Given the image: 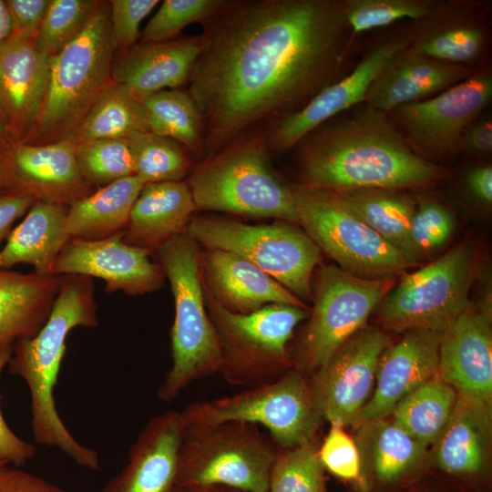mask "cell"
<instances>
[{
  "mask_svg": "<svg viewBox=\"0 0 492 492\" xmlns=\"http://www.w3.org/2000/svg\"><path fill=\"white\" fill-rule=\"evenodd\" d=\"M67 212V206L36 200L0 250V268L23 263L33 266L37 273L52 274L57 256L70 239Z\"/></svg>",
  "mask_w": 492,
  "mask_h": 492,
  "instance_id": "4dcf8cb0",
  "label": "cell"
},
{
  "mask_svg": "<svg viewBox=\"0 0 492 492\" xmlns=\"http://www.w3.org/2000/svg\"><path fill=\"white\" fill-rule=\"evenodd\" d=\"M428 189L413 190L416 209L410 224L408 247L415 266L441 249L456 227L452 210Z\"/></svg>",
  "mask_w": 492,
  "mask_h": 492,
  "instance_id": "74e56055",
  "label": "cell"
},
{
  "mask_svg": "<svg viewBox=\"0 0 492 492\" xmlns=\"http://www.w3.org/2000/svg\"><path fill=\"white\" fill-rule=\"evenodd\" d=\"M0 492H65L59 486L18 467H0Z\"/></svg>",
  "mask_w": 492,
  "mask_h": 492,
  "instance_id": "816d5d0a",
  "label": "cell"
},
{
  "mask_svg": "<svg viewBox=\"0 0 492 492\" xmlns=\"http://www.w3.org/2000/svg\"><path fill=\"white\" fill-rule=\"evenodd\" d=\"M408 46L406 33L383 41L371 49L348 76L323 89L302 109L276 119L266 133L269 149L276 152L292 149L325 121L364 103L371 84L383 67Z\"/></svg>",
  "mask_w": 492,
  "mask_h": 492,
  "instance_id": "d6986e66",
  "label": "cell"
},
{
  "mask_svg": "<svg viewBox=\"0 0 492 492\" xmlns=\"http://www.w3.org/2000/svg\"><path fill=\"white\" fill-rule=\"evenodd\" d=\"M200 271L203 288L232 313L247 314L272 303L308 309L272 276L232 252L206 249L200 253Z\"/></svg>",
  "mask_w": 492,
  "mask_h": 492,
  "instance_id": "d4e9b609",
  "label": "cell"
},
{
  "mask_svg": "<svg viewBox=\"0 0 492 492\" xmlns=\"http://www.w3.org/2000/svg\"><path fill=\"white\" fill-rule=\"evenodd\" d=\"M289 185L298 223L343 270L376 279L415 267L348 209L333 190L299 182Z\"/></svg>",
  "mask_w": 492,
  "mask_h": 492,
  "instance_id": "4fadbf2b",
  "label": "cell"
},
{
  "mask_svg": "<svg viewBox=\"0 0 492 492\" xmlns=\"http://www.w3.org/2000/svg\"><path fill=\"white\" fill-rule=\"evenodd\" d=\"M112 54L109 6L97 4L80 33L50 57L47 88L33 129L37 136L59 140L75 132L108 85Z\"/></svg>",
  "mask_w": 492,
  "mask_h": 492,
  "instance_id": "52a82bcc",
  "label": "cell"
},
{
  "mask_svg": "<svg viewBox=\"0 0 492 492\" xmlns=\"http://www.w3.org/2000/svg\"><path fill=\"white\" fill-rule=\"evenodd\" d=\"M443 333L424 329L405 332L381 355L373 394L363 407L359 424L385 418L408 394L437 374Z\"/></svg>",
  "mask_w": 492,
  "mask_h": 492,
  "instance_id": "603a6c76",
  "label": "cell"
},
{
  "mask_svg": "<svg viewBox=\"0 0 492 492\" xmlns=\"http://www.w3.org/2000/svg\"><path fill=\"white\" fill-rule=\"evenodd\" d=\"M169 492H242L225 486H173Z\"/></svg>",
  "mask_w": 492,
  "mask_h": 492,
  "instance_id": "f5cc1de1",
  "label": "cell"
},
{
  "mask_svg": "<svg viewBox=\"0 0 492 492\" xmlns=\"http://www.w3.org/2000/svg\"><path fill=\"white\" fill-rule=\"evenodd\" d=\"M195 210L185 181L146 184L131 209L123 241L153 252L159 245L186 232Z\"/></svg>",
  "mask_w": 492,
  "mask_h": 492,
  "instance_id": "f1b7e54d",
  "label": "cell"
},
{
  "mask_svg": "<svg viewBox=\"0 0 492 492\" xmlns=\"http://www.w3.org/2000/svg\"><path fill=\"white\" fill-rule=\"evenodd\" d=\"M488 11L487 2L441 0L433 12L412 22L409 47L446 64L484 67L490 43Z\"/></svg>",
  "mask_w": 492,
  "mask_h": 492,
  "instance_id": "ac0fdd59",
  "label": "cell"
},
{
  "mask_svg": "<svg viewBox=\"0 0 492 492\" xmlns=\"http://www.w3.org/2000/svg\"><path fill=\"white\" fill-rule=\"evenodd\" d=\"M180 413L185 426L233 421L261 425L283 449L315 440L323 420L308 378L293 367L273 382L234 395L191 403Z\"/></svg>",
  "mask_w": 492,
  "mask_h": 492,
  "instance_id": "8fae6325",
  "label": "cell"
},
{
  "mask_svg": "<svg viewBox=\"0 0 492 492\" xmlns=\"http://www.w3.org/2000/svg\"><path fill=\"white\" fill-rule=\"evenodd\" d=\"M35 37L11 34L0 46V111L16 142L32 134L47 88L50 57Z\"/></svg>",
  "mask_w": 492,
  "mask_h": 492,
  "instance_id": "ffe728a7",
  "label": "cell"
},
{
  "mask_svg": "<svg viewBox=\"0 0 492 492\" xmlns=\"http://www.w3.org/2000/svg\"><path fill=\"white\" fill-rule=\"evenodd\" d=\"M151 252L125 242L123 231L101 240L70 238L57 256L52 274L99 278L107 292L141 295L159 290L165 278L159 265L150 260Z\"/></svg>",
  "mask_w": 492,
  "mask_h": 492,
  "instance_id": "e0dca14e",
  "label": "cell"
},
{
  "mask_svg": "<svg viewBox=\"0 0 492 492\" xmlns=\"http://www.w3.org/2000/svg\"><path fill=\"white\" fill-rule=\"evenodd\" d=\"M477 492H482V491H477Z\"/></svg>",
  "mask_w": 492,
  "mask_h": 492,
  "instance_id": "91938a15",
  "label": "cell"
},
{
  "mask_svg": "<svg viewBox=\"0 0 492 492\" xmlns=\"http://www.w3.org/2000/svg\"><path fill=\"white\" fill-rule=\"evenodd\" d=\"M268 492H328L316 439L276 453Z\"/></svg>",
  "mask_w": 492,
  "mask_h": 492,
  "instance_id": "f35d334b",
  "label": "cell"
},
{
  "mask_svg": "<svg viewBox=\"0 0 492 492\" xmlns=\"http://www.w3.org/2000/svg\"><path fill=\"white\" fill-rule=\"evenodd\" d=\"M62 275L0 268V350L35 336L46 323Z\"/></svg>",
  "mask_w": 492,
  "mask_h": 492,
  "instance_id": "f546056e",
  "label": "cell"
},
{
  "mask_svg": "<svg viewBox=\"0 0 492 492\" xmlns=\"http://www.w3.org/2000/svg\"><path fill=\"white\" fill-rule=\"evenodd\" d=\"M459 153L481 162L492 157V118L487 110L474 119L463 131Z\"/></svg>",
  "mask_w": 492,
  "mask_h": 492,
  "instance_id": "7dc6e473",
  "label": "cell"
},
{
  "mask_svg": "<svg viewBox=\"0 0 492 492\" xmlns=\"http://www.w3.org/2000/svg\"><path fill=\"white\" fill-rule=\"evenodd\" d=\"M204 26L188 92L207 158L336 82L353 39L343 0L227 1Z\"/></svg>",
  "mask_w": 492,
  "mask_h": 492,
  "instance_id": "6da1fadb",
  "label": "cell"
},
{
  "mask_svg": "<svg viewBox=\"0 0 492 492\" xmlns=\"http://www.w3.org/2000/svg\"><path fill=\"white\" fill-rule=\"evenodd\" d=\"M97 4L92 0H51L35 37L38 50L48 57L58 53L84 28Z\"/></svg>",
  "mask_w": 492,
  "mask_h": 492,
  "instance_id": "60d3db41",
  "label": "cell"
},
{
  "mask_svg": "<svg viewBox=\"0 0 492 492\" xmlns=\"http://www.w3.org/2000/svg\"><path fill=\"white\" fill-rule=\"evenodd\" d=\"M440 3L441 0H343L353 36L405 18L420 19L433 12Z\"/></svg>",
  "mask_w": 492,
  "mask_h": 492,
  "instance_id": "b9f144b4",
  "label": "cell"
},
{
  "mask_svg": "<svg viewBox=\"0 0 492 492\" xmlns=\"http://www.w3.org/2000/svg\"><path fill=\"white\" fill-rule=\"evenodd\" d=\"M393 276L364 278L333 264L321 265L313 286V306L293 368L312 375L354 334L394 288Z\"/></svg>",
  "mask_w": 492,
  "mask_h": 492,
  "instance_id": "7c38bea8",
  "label": "cell"
},
{
  "mask_svg": "<svg viewBox=\"0 0 492 492\" xmlns=\"http://www.w3.org/2000/svg\"><path fill=\"white\" fill-rule=\"evenodd\" d=\"M476 70L432 59L408 46L383 67L371 84L364 104L387 115L400 106L443 92Z\"/></svg>",
  "mask_w": 492,
  "mask_h": 492,
  "instance_id": "484cf974",
  "label": "cell"
},
{
  "mask_svg": "<svg viewBox=\"0 0 492 492\" xmlns=\"http://www.w3.org/2000/svg\"><path fill=\"white\" fill-rule=\"evenodd\" d=\"M186 232L206 249L248 260L300 300L312 299L313 273L321 262V250L295 223L279 220L250 225L229 219L192 217Z\"/></svg>",
  "mask_w": 492,
  "mask_h": 492,
  "instance_id": "30bf717a",
  "label": "cell"
},
{
  "mask_svg": "<svg viewBox=\"0 0 492 492\" xmlns=\"http://www.w3.org/2000/svg\"><path fill=\"white\" fill-rule=\"evenodd\" d=\"M12 34L36 36L50 0H6Z\"/></svg>",
  "mask_w": 492,
  "mask_h": 492,
  "instance_id": "c3c4849f",
  "label": "cell"
},
{
  "mask_svg": "<svg viewBox=\"0 0 492 492\" xmlns=\"http://www.w3.org/2000/svg\"><path fill=\"white\" fill-rule=\"evenodd\" d=\"M304 136L299 183L330 190H419L447 179L450 170L416 155L387 115L362 103Z\"/></svg>",
  "mask_w": 492,
  "mask_h": 492,
  "instance_id": "7a4b0ae2",
  "label": "cell"
},
{
  "mask_svg": "<svg viewBox=\"0 0 492 492\" xmlns=\"http://www.w3.org/2000/svg\"><path fill=\"white\" fill-rule=\"evenodd\" d=\"M158 0H113L109 5V38L112 51L127 50L137 41L142 20Z\"/></svg>",
  "mask_w": 492,
  "mask_h": 492,
  "instance_id": "f6af8a7d",
  "label": "cell"
},
{
  "mask_svg": "<svg viewBox=\"0 0 492 492\" xmlns=\"http://www.w3.org/2000/svg\"><path fill=\"white\" fill-rule=\"evenodd\" d=\"M12 347L0 350V376L7 365ZM36 446L15 435L6 424L0 406V458L12 463L15 467L25 466L36 455Z\"/></svg>",
  "mask_w": 492,
  "mask_h": 492,
  "instance_id": "bcb514c9",
  "label": "cell"
},
{
  "mask_svg": "<svg viewBox=\"0 0 492 492\" xmlns=\"http://www.w3.org/2000/svg\"><path fill=\"white\" fill-rule=\"evenodd\" d=\"M223 0H165L141 33V43L168 41L187 26L216 15L225 5Z\"/></svg>",
  "mask_w": 492,
  "mask_h": 492,
  "instance_id": "7bdbcfd3",
  "label": "cell"
},
{
  "mask_svg": "<svg viewBox=\"0 0 492 492\" xmlns=\"http://www.w3.org/2000/svg\"><path fill=\"white\" fill-rule=\"evenodd\" d=\"M12 34V25L9 12L5 1L0 0V46L3 45Z\"/></svg>",
  "mask_w": 492,
  "mask_h": 492,
  "instance_id": "db71d44e",
  "label": "cell"
},
{
  "mask_svg": "<svg viewBox=\"0 0 492 492\" xmlns=\"http://www.w3.org/2000/svg\"><path fill=\"white\" fill-rule=\"evenodd\" d=\"M98 325L92 278L62 275L50 315L33 337L17 341L7 364L8 372L21 377L29 389L31 425L35 442L55 447L82 467L100 468L98 452L80 444L64 424L54 392L69 333L77 327Z\"/></svg>",
  "mask_w": 492,
  "mask_h": 492,
  "instance_id": "3957f363",
  "label": "cell"
},
{
  "mask_svg": "<svg viewBox=\"0 0 492 492\" xmlns=\"http://www.w3.org/2000/svg\"><path fill=\"white\" fill-rule=\"evenodd\" d=\"M477 253L469 241L405 275L376 307V321L388 331L424 329L444 333L470 302Z\"/></svg>",
  "mask_w": 492,
  "mask_h": 492,
  "instance_id": "9c48e42d",
  "label": "cell"
},
{
  "mask_svg": "<svg viewBox=\"0 0 492 492\" xmlns=\"http://www.w3.org/2000/svg\"><path fill=\"white\" fill-rule=\"evenodd\" d=\"M153 252L169 282L175 304L172 364L157 391L159 400L169 403L195 381L219 373L221 358L205 304L199 244L184 232Z\"/></svg>",
  "mask_w": 492,
  "mask_h": 492,
  "instance_id": "5b68a950",
  "label": "cell"
},
{
  "mask_svg": "<svg viewBox=\"0 0 492 492\" xmlns=\"http://www.w3.org/2000/svg\"><path fill=\"white\" fill-rule=\"evenodd\" d=\"M427 492H436V491H427Z\"/></svg>",
  "mask_w": 492,
  "mask_h": 492,
  "instance_id": "680465c9",
  "label": "cell"
},
{
  "mask_svg": "<svg viewBox=\"0 0 492 492\" xmlns=\"http://www.w3.org/2000/svg\"><path fill=\"white\" fill-rule=\"evenodd\" d=\"M491 297L469 302L443 333L437 374L458 396L492 410Z\"/></svg>",
  "mask_w": 492,
  "mask_h": 492,
  "instance_id": "2e32d148",
  "label": "cell"
},
{
  "mask_svg": "<svg viewBox=\"0 0 492 492\" xmlns=\"http://www.w3.org/2000/svg\"><path fill=\"white\" fill-rule=\"evenodd\" d=\"M491 101L492 69L487 64L443 92L400 106L387 117L416 155L440 164L459 154L463 131Z\"/></svg>",
  "mask_w": 492,
  "mask_h": 492,
  "instance_id": "5bb4252c",
  "label": "cell"
},
{
  "mask_svg": "<svg viewBox=\"0 0 492 492\" xmlns=\"http://www.w3.org/2000/svg\"><path fill=\"white\" fill-rule=\"evenodd\" d=\"M491 409L457 395L453 412L433 445V465L463 483H483L489 475Z\"/></svg>",
  "mask_w": 492,
  "mask_h": 492,
  "instance_id": "4316f807",
  "label": "cell"
},
{
  "mask_svg": "<svg viewBox=\"0 0 492 492\" xmlns=\"http://www.w3.org/2000/svg\"><path fill=\"white\" fill-rule=\"evenodd\" d=\"M15 143L17 142L11 135L5 120L0 111V152L6 153Z\"/></svg>",
  "mask_w": 492,
  "mask_h": 492,
  "instance_id": "11a10c76",
  "label": "cell"
},
{
  "mask_svg": "<svg viewBox=\"0 0 492 492\" xmlns=\"http://www.w3.org/2000/svg\"><path fill=\"white\" fill-rule=\"evenodd\" d=\"M183 427L180 412L152 416L130 446L128 463L101 492H169L175 481Z\"/></svg>",
  "mask_w": 492,
  "mask_h": 492,
  "instance_id": "cb8c5ba5",
  "label": "cell"
},
{
  "mask_svg": "<svg viewBox=\"0 0 492 492\" xmlns=\"http://www.w3.org/2000/svg\"><path fill=\"white\" fill-rule=\"evenodd\" d=\"M76 159L81 176L91 187L105 186L135 175L126 139L102 138L76 143Z\"/></svg>",
  "mask_w": 492,
  "mask_h": 492,
  "instance_id": "ab89813d",
  "label": "cell"
},
{
  "mask_svg": "<svg viewBox=\"0 0 492 492\" xmlns=\"http://www.w3.org/2000/svg\"><path fill=\"white\" fill-rule=\"evenodd\" d=\"M185 182L197 210L298 223L289 182L272 168L262 129L206 158Z\"/></svg>",
  "mask_w": 492,
  "mask_h": 492,
  "instance_id": "277c9868",
  "label": "cell"
},
{
  "mask_svg": "<svg viewBox=\"0 0 492 492\" xmlns=\"http://www.w3.org/2000/svg\"><path fill=\"white\" fill-rule=\"evenodd\" d=\"M5 160L12 187L36 200L68 207L93 192L80 174L71 138L41 145L15 143Z\"/></svg>",
  "mask_w": 492,
  "mask_h": 492,
  "instance_id": "44dd1931",
  "label": "cell"
},
{
  "mask_svg": "<svg viewBox=\"0 0 492 492\" xmlns=\"http://www.w3.org/2000/svg\"><path fill=\"white\" fill-rule=\"evenodd\" d=\"M36 200L33 196L16 188L0 191V246L6 241L15 222L26 214Z\"/></svg>",
  "mask_w": 492,
  "mask_h": 492,
  "instance_id": "f907efd6",
  "label": "cell"
},
{
  "mask_svg": "<svg viewBox=\"0 0 492 492\" xmlns=\"http://www.w3.org/2000/svg\"><path fill=\"white\" fill-rule=\"evenodd\" d=\"M9 463L6 460L0 458V467L8 465Z\"/></svg>",
  "mask_w": 492,
  "mask_h": 492,
  "instance_id": "6f0895ef",
  "label": "cell"
},
{
  "mask_svg": "<svg viewBox=\"0 0 492 492\" xmlns=\"http://www.w3.org/2000/svg\"><path fill=\"white\" fill-rule=\"evenodd\" d=\"M318 456L324 469L350 484L355 492H368L362 476L358 447L343 426L331 424L328 434L318 447Z\"/></svg>",
  "mask_w": 492,
  "mask_h": 492,
  "instance_id": "ee69618b",
  "label": "cell"
},
{
  "mask_svg": "<svg viewBox=\"0 0 492 492\" xmlns=\"http://www.w3.org/2000/svg\"><path fill=\"white\" fill-rule=\"evenodd\" d=\"M131 151L135 175L146 184L181 181L190 167V153L177 141L149 131L126 138Z\"/></svg>",
  "mask_w": 492,
  "mask_h": 492,
  "instance_id": "8d00e7d4",
  "label": "cell"
},
{
  "mask_svg": "<svg viewBox=\"0 0 492 492\" xmlns=\"http://www.w3.org/2000/svg\"><path fill=\"white\" fill-rule=\"evenodd\" d=\"M205 45L203 34L132 46L111 66L114 82L124 86L139 101L165 88L189 81Z\"/></svg>",
  "mask_w": 492,
  "mask_h": 492,
  "instance_id": "83f0119b",
  "label": "cell"
},
{
  "mask_svg": "<svg viewBox=\"0 0 492 492\" xmlns=\"http://www.w3.org/2000/svg\"><path fill=\"white\" fill-rule=\"evenodd\" d=\"M276 453L256 425L233 421L184 425L173 486H225L242 492H268Z\"/></svg>",
  "mask_w": 492,
  "mask_h": 492,
  "instance_id": "ba28073f",
  "label": "cell"
},
{
  "mask_svg": "<svg viewBox=\"0 0 492 492\" xmlns=\"http://www.w3.org/2000/svg\"><path fill=\"white\" fill-rule=\"evenodd\" d=\"M334 192L348 209L412 263L408 234L416 209L413 192L379 188Z\"/></svg>",
  "mask_w": 492,
  "mask_h": 492,
  "instance_id": "d6a6232c",
  "label": "cell"
},
{
  "mask_svg": "<svg viewBox=\"0 0 492 492\" xmlns=\"http://www.w3.org/2000/svg\"><path fill=\"white\" fill-rule=\"evenodd\" d=\"M461 190L464 197L478 207L490 210L492 205V166L478 161L463 173Z\"/></svg>",
  "mask_w": 492,
  "mask_h": 492,
  "instance_id": "681fc988",
  "label": "cell"
},
{
  "mask_svg": "<svg viewBox=\"0 0 492 492\" xmlns=\"http://www.w3.org/2000/svg\"><path fill=\"white\" fill-rule=\"evenodd\" d=\"M456 398V390L436 374L395 405L392 422L427 446L446 425Z\"/></svg>",
  "mask_w": 492,
  "mask_h": 492,
  "instance_id": "e575fe53",
  "label": "cell"
},
{
  "mask_svg": "<svg viewBox=\"0 0 492 492\" xmlns=\"http://www.w3.org/2000/svg\"><path fill=\"white\" fill-rule=\"evenodd\" d=\"M203 294L220 345L219 373L227 382L253 388L293 367L288 343L296 326L309 317L308 309L272 303L241 314L224 308L204 288Z\"/></svg>",
  "mask_w": 492,
  "mask_h": 492,
  "instance_id": "8992f818",
  "label": "cell"
},
{
  "mask_svg": "<svg viewBox=\"0 0 492 492\" xmlns=\"http://www.w3.org/2000/svg\"><path fill=\"white\" fill-rule=\"evenodd\" d=\"M145 186L137 175L117 179L67 207L70 238L101 240L124 231L131 209Z\"/></svg>",
  "mask_w": 492,
  "mask_h": 492,
  "instance_id": "1f68e13d",
  "label": "cell"
},
{
  "mask_svg": "<svg viewBox=\"0 0 492 492\" xmlns=\"http://www.w3.org/2000/svg\"><path fill=\"white\" fill-rule=\"evenodd\" d=\"M149 131L141 102L124 86L111 82L103 89L71 138L76 143L102 138L126 139Z\"/></svg>",
  "mask_w": 492,
  "mask_h": 492,
  "instance_id": "836d02e7",
  "label": "cell"
},
{
  "mask_svg": "<svg viewBox=\"0 0 492 492\" xmlns=\"http://www.w3.org/2000/svg\"><path fill=\"white\" fill-rule=\"evenodd\" d=\"M140 102L149 132L177 141L193 155H204L202 119L188 91L164 89Z\"/></svg>",
  "mask_w": 492,
  "mask_h": 492,
  "instance_id": "d590c367",
  "label": "cell"
},
{
  "mask_svg": "<svg viewBox=\"0 0 492 492\" xmlns=\"http://www.w3.org/2000/svg\"><path fill=\"white\" fill-rule=\"evenodd\" d=\"M389 344L384 331L364 326L311 375V395L323 419L342 426L359 423L374 391L381 355Z\"/></svg>",
  "mask_w": 492,
  "mask_h": 492,
  "instance_id": "9a60e30c",
  "label": "cell"
},
{
  "mask_svg": "<svg viewBox=\"0 0 492 492\" xmlns=\"http://www.w3.org/2000/svg\"><path fill=\"white\" fill-rule=\"evenodd\" d=\"M5 154L0 152V191L13 188L5 166Z\"/></svg>",
  "mask_w": 492,
  "mask_h": 492,
  "instance_id": "9f6ffc18",
  "label": "cell"
},
{
  "mask_svg": "<svg viewBox=\"0 0 492 492\" xmlns=\"http://www.w3.org/2000/svg\"><path fill=\"white\" fill-rule=\"evenodd\" d=\"M368 492H401L425 474V446L385 418L360 423L356 440Z\"/></svg>",
  "mask_w": 492,
  "mask_h": 492,
  "instance_id": "7402d4cb",
  "label": "cell"
}]
</instances>
